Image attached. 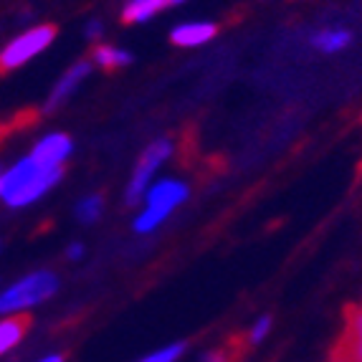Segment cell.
<instances>
[{
  "label": "cell",
  "instance_id": "1",
  "mask_svg": "<svg viewBox=\"0 0 362 362\" xmlns=\"http://www.w3.org/2000/svg\"><path fill=\"white\" fill-rule=\"evenodd\" d=\"M61 177L64 168H43L28 155L0 173V200L8 208H25L59 185Z\"/></svg>",
  "mask_w": 362,
  "mask_h": 362
},
{
  "label": "cell",
  "instance_id": "7",
  "mask_svg": "<svg viewBox=\"0 0 362 362\" xmlns=\"http://www.w3.org/2000/svg\"><path fill=\"white\" fill-rule=\"evenodd\" d=\"M89 74H91L89 61H76V64H74V66L69 69L59 81H56V86L49 94V102H46V107L43 109H46V112H56L59 107H64V104L76 94V89L81 86V81H84Z\"/></svg>",
  "mask_w": 362,
  "mask_h": 362
},
{
  "label": "cell",
  "instance_id": "25",
  "mask_svg": "<svg viewBox=\"0 0 362 362\" xmlns=\"http://www.w3.org/2000/svg\"><path fill=\"white\" fill-rule=\"evenodd\" d=\"M360 309H362V307H360Z\"/></svg>",
  "mask_w": 362,
  "mask_h": 362
},
{
  "label": "cell",
  "instance_id": "22",
  "mask_svg": "<svg viewBox=\"0 0 362 362\" xmlns=\"http://www.w3.org/2000/svg\"><path fill=\"white\" fill-rule=\"evenodd\" d=\"M185 0H168V8H175V6H182Z\"/></svg>",
  "mask_w": 362,
  "mask_h": 362
},
{
  "label": "cell",
  "instance_id": "19",
  "mask_svg": "<svg viewBox=\"0 0 362 362\" xmlns=\"http://www.w3.org/2000/svg\"><path fill=\"white\" fill-rule=\"evenodd\" d=\"M81 256H84V246H81L78 241L69 243V248H66V259H69V261H78Z\"/></svg>",
  "mask_w": 362,
  "mask_h": 362
},
{
  "label": "cell",
  "instance_id": "3",
  "mask_svg": "<svg viewBox=\"0 0 362 362\" xmlns=\"http://www.w3.org/2000/svg\"><path fill=\"white\" fill-rule=\"evenodd\" d=\"M59 276L54 272H49V269H38V272L25 274L18 281H13L8 289L0 291V317L21 314L30 307L49 302L51 296L59 291Z\"/></svg>",
  "mask_w": 362,
  "mask_h": 362
},
{
  "label": "cell",
  "instance_id": "24",
  "mask_svg": "<svg viewBox=\"0 0 362 362\" xmlns=\"http://www.w3.org/2000/svg\"><path fill=\"white\" fill-rule=\"evenodd\" d=\"M0 248H3V243H0Z\"/></svg>",
  "mask_w": 362,
  "mask_h": 362
},
{
  "label": "cell",
  "instance_id": "17",
  "mask_svg": "<svg viewBox=\"0 0 362 362\" xmlns=\"http://www.w3.org/2000/svg\"><path fill=\"white\" fill-rule=\"evenodd\" d=\"M347 337L362 342V309H350V334Z\"/></svg>",
  "mask_w": 362,
  "mask_h": 362
},
{
  "label": "cell",
  "instance_id": "12",
  "mask_svg": "<svg viewBox=\"0 0 362 362\" xmlns=\"http://www.w3.org/2000/svg\"><path fill=\"white\" fill-rule=\"evenodd\" d=\"M94 61H97L102 69H122L132 64V54L124 49H117V46H97L94 49Z\"/></svg>",
  "mask_w": 362,
  "mask_h": 362
},
{
  "label": "cell",
  "instance_id": "11",
  "mask_svg": "<svg viewBox=\"0 0 362 362\" xmlns=\"http://www.w3.org/2000/svg\"><path fill=\"white\" fill-rule=\"evenodd\" d=\"M25 327H28V320H23V317H6V320H0V357L8 355L23 339Z\"/></svg>",
  "mask_w": 362,
  "mask_h": 362
},
{
  "label": "cell",
  "instance_id": "2",
  "mask_svg": "<svg viewBox=\"0 0 362 362\" xmlns=\"http://www.w3.org/2000/svg\"><path fill=\"white\" fill-rule=\"evenodd\" d=\"M187 195H190L187 182L175 180V177H163V180L152 182L145 193V208L134 218V233H155L175 213V208L185 203Z\"/></svg>",
  "mask_w": 362,
  "mask_h": 362
},
{
  "label": "cell",
  "instance_id": "14",
  "mask_svg": "<svg viewBox=\"0 0 362 362\" xmlns=\"http://www.w3.org/2000/svg\"><path fill=\"white\" fill-rule=\"evenodd\" d=\"M182 352H185V342H173V344L160 347V350L150 352V355H145L137 362H177L182 357Z\"/></svg>",
  "mask_w": 362,
  "mask_h": 362
},
{
  "label": "cell",
  "instance_id": "21",
  "mask_svg": "<svg viewBox=\"0 0 362 362\" xmlns=\"http://www.w3.org/2000/svg\"><path fill=\"white\" fill-rule=\"evenodd\" d=\"M38 362H64V355H46V357H41Z\"/></svg>",
  "mask_w": 362,
  "mask_h": 362
},
{
  "label": "cell",
  "instance_id": "9",
  "mask_svg": "<svg viewBox=\"0 0 362 362\" xmlns=\"http://www.w3.org/2000/svg\"><path fill=\"white\" fill-rule=\"evenodd\" d=\"M309 43L320 54H339L352 43V33L347 28H322L317 33H312Z\"/></svg>",
  "mask_w": 362,
  "mask_h": 362
},
{
  "label": "cell",
  "instance_id": "15",
  "mask_svg": "<svg viewBox=\"0 0 362 362\" xmlns=\"http://www.w3.org/2000/svg\"><path fill=\"white\" fill-rule=\"evenodd\" d=\"M269 332H272V317H259L256 325L251 327V332H248V339H251V344H261Z\"/></svg>",
  "mask_w": 362,
  "mask_h": 362
},
{
  "label": "cell",
  "instance_id": "8",
  "mask_svg": "<svg viewBox=\"0 0 362 362\" xmlns=\"http://www.w3.org/2000/svg\"><path fill=\"white\" fill-rule=\"evenodd\" d=\"M218 33V25L211 21H193V23H182L175 25L170 30V41L182 49H195V46H203V43L213 41Z\"/></svg>",
  "mask_w": 362,
  "mask_h": 362
},
{
  "label": "cell",
  "instance_id": "20",
  "mask_svg": "<svg viewBox=\"0 0 362 362\" xmlns=\"http://www.w3.org/2000/svg\"><path fill=\"white\" fill-rule=\"evenodd\" d=\"M200 362H228V357H226L221 350H211V352H206V355L200 357Z\"/></svg>",
  "mask_w": 362,
  "mask_h": 362
},
{
  "label": "cell",
  "instance_id": "16",
  "mask_svg": "<svg viewBox=\"0 0 362 362\" xmlns=\"http://www.w3.org/2000/svg\"><path fill=\"white\" fill-rule=\"evenodd\" d=\"M342 352H344V357H347V360L362 362V342H360V339L347 337V342L342 344Z\"/></svg>",
  "mask_w": 362,
  "mask_h": 362
},
{
  "label": "cell",
  "instance_id": "10",
  "mask_svg": "<svg viewBox=\"0 0 362 362\" xmlns=\"http://www.w3.org/2000/svg\"><path fill=\"white\" fill-rule=\"evenodd\" d=\"M165 8L168 0H127V6L122 8V18L124 23H145Z\"/></svg>",
  "mask_w": 362,
  "mask_h": 362
},
{
  "label": "cell",
  "instance_id": "18",
  "mask_svg": "<svg viewBox=\"0 0 362 362\" xmlns=\"http://www.w3.org/2000/svg\"><path fill=\"white\" fill-rule=\"evenodd\" d=\"M84 33H86V38H89V41H99V38H102V33H104L102 21H89V23H86V28H84Z\"/></svg>",
  "mask_w": 362,
  "mask_h": 362
},
{
  "label": "cell",
  "instance_id": "4",
  "mask_svg": "<svg viewBox=\"0 0 362 362\" xmlns=\"http://www.w3.org/2000/svg\"><path fill=\"white\" fill-rule=\"evenodd\" d=\"M173 150H175V145L168 137L155 139V142H150L145 147V152L139 155L137 165H134V173L129 177L127 187H124V203L127 206H137L139 200L145 198L147 187L155 180V173L173 157Z\"/></svg>",
  "mask_w": 362,
  "mask_h": 362
},
{
  "label": "cell",
  "instance_id": "6",
  "mask_svg": "<svg viewBox=\"0 0 362 362\" xmlns=\"http://www.w3.org/2000/svg\"><path fill=\"white\" fill-rule=\"evenodd\" d=\"M74 155V142L69 134L64 132H51L41 137L30 150V157L43 168H64L69 157Z\"/></svg>",
  "mask_w": 362,
  "mask_h": 362
},
{
  "label": "cell",
  "instance_id": "23",
  "mask_svg": "<svg viewBox=\"0 0 362 362\" xmlns=\"http://www.w3.org/2000/svg\"><path fill=\"white\" fill-rule=\"evenodd\" d=\"M332 362H352V360H347V357H344V355H342V357H334V360H332Z\"/></svg>",
  "mask_w": 362,
  "mask_h": 362
},
{
  "label": "cell",
  "instance_id": "13",
  "mask_svg": "<svg viewBox=\"0 0 362 362\" xmlns=\"http://www.w3.org/2000/svg\"><path fill=\"white\" fill-rule=\"evenodd\" d=\"M102 211H104V198L99 193L84 195V198L76 203V208H74L76 218L81 221V223H86V226L97 223L99 216H102Z\"/></svg>",
  "mask_w": 362,
  "mask_h": 362
},
{
  "label": "cell",
  "instance_id": "5",
  "mask_svg": "<svg viewBox=\"0 0 362 362\" xmlns=\"http://www.w3.org/2000/svg\"><path fill=\"white\" fill-rule=\"evenodd\" d=\"M56 28L54 25H36V28L23 30L21 36H16L6 49L0 51V71H13L28 64L33 56L46 51L54 43Z\"/></svg>",
  "mask_w": 362,
  "mask_h": 362
}]
</instances>
